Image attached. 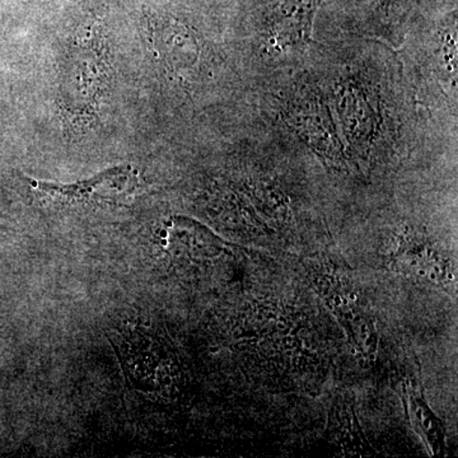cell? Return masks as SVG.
<instances>
[{
	"label": "cell",
	"instance_id": "obj_5",
	"mask_svg": "<svg viewBox=\"0 0 458 458\" xmlns=\"http://www.w3.org/2000/svg\"><path fill=\"white\" fill-rule=\"evenodd\" d=\"M146 32L153 59L190 101L221 80L228 62L197 27L180 18L152 14Z\"/></svg>",
	"mask_w": 458,
	"mask_h": 458
},
{
	"label": "cell",
	"instance_id": "obj_8",
	"mask_svg": "<svg viewBox=\"0 0 458 458\" xmlns=\"http://www.w3.org/2000/svg\"><path fill=\"white\" fill-rule=\"evenodd\" d=\"M315 279L321 297L345 331L352 351L361 360H375L379 342L375 319L364 311L352 286L334 273H318Z\"/></svg>",
	"mask_w": 458,
	"mask_h": 458
},
{
	"label": "cell",
	"instance_id": "obj_4",
	"mask_svg": "<svg viewBox=\"0 0 458 458\" xmlns=\"http://www.w3.org/2000/svg\"><path fill=\"white\" fill-rule=\"evenodd\" d=\"M324 0H270L242 42L251 84L294 66L309 53L315 21Z\"/></svg>",
	"mask_w": 458,
	"mask_h": 458
},
{
	"label": "cell",
	"instance_id": "obj_7",
	"mask_svg": "<svg viewBox=\"0 0 458 458\" xmlns=\"http://www.w3.org/2000/svg\"><path fill=\"white\" fill-rule=\"evenodd\" d=\"M50 201L66 207L73 205H114L123 203L140 189V174L129 165H117L92 177L75 183H54L31 181Z\"/></svg>",
	"mask_w": 458,
	"mask_h": 458
},
{
	"label": "cell",
	"instance_id": "obj_9",
	"mask_svg": "<svg viewBox=\"0 0 458 458\" xmlns=\"http://www.w3.org/2000/svg\"><path fill=\"white\" fill-rule=\"evenodd\" d=\"M403 401L412 429L426 443L430 454L445 456L447 452L445 427L441 419L428 405L423 388L415 385L414 379L403 382Z\"/></svg>",
	"mask_w": 458,
	"mask_h": 458
},
{
	"label": "cell",
	"instance_id": "obj_3",
	"mask_svg": "<svg viewBox=\"0 0 458 458\" xmlns=\"http://www.w3.org/2000/svg\"><path fill=\"white\" fill-rule=\"evenodd\" d=\"M113 75L101 26H83L66 47L60 72L59 108L65 131L82 137L98 120Z\"/></svg>",
	"mask_w": 458,
	"mask_h": 458
},
{
	"label": "cell",
	"instance_id": "obj_11",
	"mask_svg": "<svg viewBox=\"0 0 458 458\" xmlns=\"http://www.w3.org/2000/svg\"><path fill=\"white\" fill-rule=\"evenodd\" d=\"M370 2H372L370 4L376 18H373L363 38L382 42L394 50L399 49L400 41L397 38L396 25H394V16L397 9L406 7L415 0H370Z\"/></svg>",
	"mask_w": 458,
	"mask_h": 458
},
{
	"label": "cell",
	"instance_id": "obj_6",
	"mask_svg": "<svg viewBox=\"0 0 458 458\" xmlns=\"http://www.w3.org/2000/svg\"><path fill=\"white\" fill-rule=\"evenodd\" d=\"M390 258L394 269L403 276L445 291L456 288V276L450 259L417 225H401Z\"/></svg>",
	"mask_w": 458,
	"mask_h": 458
},
{
	"label": "cell",
	"instance_id": "obj_1",
	"mask_svg": "<svg viewBox=\"0 0 458 458\" xmlns=\"http://www.w3.org/2000/svg\"><path fill=\"white\" fill-rule=\"evenodd\" d=\"M258 105L337 180L360 182L434 153L457 155L421 113L397 51L372 38L313 33L298 64L261 84Z\"/></svg>",
	"mask_w": 458,
	"mask_h": 458
},
{
	"label": "cell",
	"instance_id": "obj_2",
	"mask_svg": "<svg viewBox=\"0 0 458 458\" xmlns=\"http://www.w3.org/2000/svg\"><path fill=\"white\" fill-rule=\"evenodd\" d=\"M418 106L434 131L457 143V16L417 26L396 50Z\"/></svg>",
	"mask_w": 458,
	"mask_h": 458
},
{
	"label": "cell",
	"instance_id": "obj_10",
	"mask_svg": "<svg viewBox=\"0 0 458 458\" xmlns=\"http://www.w3.org/2000/svg\"><path fill=\"white\" fill-rule=\"evenodd\" d=\"M330 423L331 430L344 450L352 452V454H367V452H370L351 401L345 397L336 401L330 415Z\"/></svg>",
	"mask_w": 458,
	"mask_h": 458
}]
</instances>
